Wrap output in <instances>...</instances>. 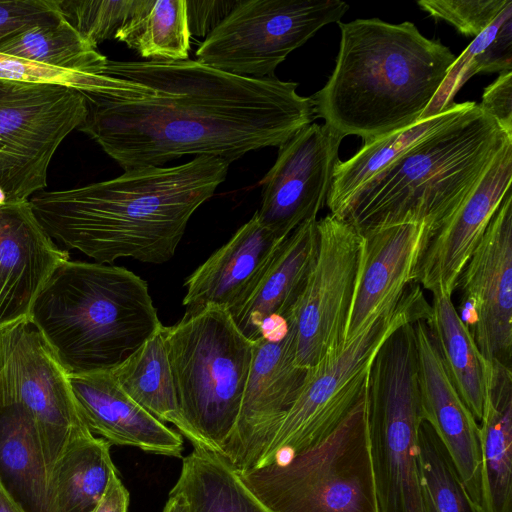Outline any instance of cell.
<instances>
[{
    "label": "cell",
    "instance_id": "14",
    "mask_svg": "<svg viewBox=\"0 0 512 512\" xmlns=\"http://www.w3.org/2000/svg\"><path fill=\"white\" fill-rule=\"evenodd\" d=\"M287 320L288 327L254 341L239 415L221 454L237 474L257 467L308 376L296 364L295 330Z\"/></svg>",
    "mask_w": 512,
    "mask_h": 512
},
{
    "label": "cell",
    "instance_id": "3",
    "mask_svg": "<svg viewBox=\"0 0 512 512\" xmlns=\"http://www.w3.org/2000/svg\"><path fill=\"white\" fill-rule=\"evenodd\" d=\"M338 24L335 67L311 96L315 117L342 137H361L364 144L420 120L456 56L409 21Z\"/></svg>",
    "mask_w": 512,
    "mask_h": 512
},
{
    "label": "cell",
    "instance_id": "13",
    "mask_svg": "<svg viewBox=\"0 0 512 512\" xmlns=\"http://www.w3.org/2000/svg\"><path fill=\"white\" fill-rule=\"evenodd\" d=\"M317 228V255L288 317L296 364L307 370L344 347L362 240L350 222L332 214L318 220Z\"/></svg>",
    "mask_w": 512,
    "mask_h": 512
},
{
    "label": "cell",
    "instance_id": "34",
    "mask_svg": "<svg viewBox=\"0 0 512 512\" xmlns=\"http://www.w3.org/2000/svg\"><path fill=\"white\" fill-rule=\"evenodd\" d=\"M139 0H59L68 23L90 44L114 39Z\"/></svg>",
    "mask_w": 512,
    "mask_h": 512
},
{
    "label": "cell",
    "instance_id": "27",
    "mask_svg": "<svg viewBox=\"0 0 512 512\" xmlns=\"http://www.w3.org/2000/svg\"><path fill=\"white\" fill-rule=\"evenodd\" d=\"M163 327L111 372L124 392L144 410L162 423L174 425L194 448L206 449L203 441L181 414Z\"/></svg>",
    "mask_w": 512,
    "mask_h": 512
},
{
    "label": "cell",
    "instance_id": "26",
    "mask_svg": "<svg viewBox=\"0 0 512 512\" xmlns=\"http://www.w3.org/2000/svg\"><path fill=\"white\" fill-rule=\"evenodd\" d=\"M424 320L456 391L476 421L480 422L492 363L479 352L451 296L433 293L432 305Z\"/></svg>",
    "mask_w": 512,
    "mask_h": 512
},
{
    "label": "cell",
    "instance_id": "41",
    "mask_svg": "<svg viewBox=\"0 0 512 512\" xmlns=\"http://www.w3.org/2000/svg\"><path fill=\"white\" fill-rule=\"evenodd\" d=\"M0 512H27L0 480Z\"/></svg>",
    "mask_w": 512,
    "mask_h": 512
},
{
    "label": "cell",
    "instance_id": "20",
    "mask_svg": "<svg viewBox=\"0 0 512 512\" xmlns=\"http://www.w3.org/2000/svg\"><path fill=\"white\" fill-rule=\"evenodd\" d=\"M70 259L42 228L29 201L0 208V330L30 317L40 291Z\"/></svg>",
    "mask_w": 512,
    "mask_h": 512
},
{
    "label": "cell",
    "instance_id": "1",
    "mask_svg": "<svg viewBox=\"0 0 512 512\" xmlns=\"http://www.w3.org/2000/svg\"><path fill=\"white\" fill-rule=\"evenodd\" d=\"M84 94L79 130L120 167H162L186 155L233 162L279 147L316 118L311 97L276 76L251 78L197 60H108Z\"/></svg>",
    "mask_w": 512,
    "mask_h": 512
},
{
    "label": "cell",
    "instance_id": "23",
    "mask_svg": "<svg viewBox=\"0 0 512 512\" xmlns=\"http://www.w3.org/2000/svg\"><path fill=\"white\" fill-rule=\"evenodd\" d=\"M317 218L300 224L280 244L258 282L228 309L236 327L249 340L261 336L271 319H288L300 297L318 249Z\"/></svg>",
    "mask_w": 512,
    "mask_h": 512
},
{
    "label": "cell",
    "instance_id": "37",
    "mask_svg": "<svg viewBox=\"0 0 512 512\" xmlns=\"http://www.w3.org/2000/svg\"><path fill=\"white\" fill-rule=\"evenodd\" d=\"M62 16L59 0H0V42Z\"/></svg>",
    "mask_w": 512,
    "mask_h": 512
},
{
    "label": "cell",
    "instance_id": "12",
    "mask_svg": "<svg viewBox=\"0 0 512 512\" xmlns=\"http://www.w3.org/2000/svg\"><path fill=\"white\" fill-rule=\"evenodd\" d=\"M31 417L50 472L78 439L92 434L82 419L67 371L28 318L0 330V405Z\"/></svg>",
    "mask_w": 512,
    "mask_h": 512
},
{
    "label": "cell",
    "instance_id": "16",
    "mask_svg": "<svg viewBox=\"0 0 512 512\" xmlns=\"http://www.w3.org/2000/svg\"><path fill=\"white\" fill-rule=\"evenodd\" d=\"M344 137L327 124L311 123L278 147L275 163L261 180L259 221L287 238L327 202Z\"/></svg>",
    "mask_w": 512,
    "mask_h": 512
},
{
    "label": "cell",
    "instance_id": "9",
    "mask_svg": "<svg viewBox=\"0 0 512 512\" xmlns=\"http://www.w3.org/2000/svg\"><path fill=\"white\" fill-rule=\"evenodd\" d=\"M429 309L420 287L413 283L394 306L339 352L309 370L299 396L257 467L284 460L325 439L363 394L380 345L398 327L424 319Z\"/></svg>",
    "mask_w": 512,
    "mask_h": 512
},
{
    "label": "cell",
    "instance_id": "32",
    "mask_svg": "<svg viewBox=\"0 0 512 512\" xmlns=\"http://www.w3.org/2000/svg\"><path fill=\"white\" fill-rule=\"evenodd\" d=\"M0 53L86 74H100L108 61L64 16L0 42Z\"/></svg>",
    "mask_w": 512,
    "mask_h": 512
},
{
    "label": "cell",
    "instance_id": "5",
    "mask_svg": "<svg viewBox=\"0 0 512 512\" xmlns=\"http://www.w3.org/2000/svg\"><path fill=\"white\" fill-rule=\"evenodd\" d=\"M509 142L512 136L476 103L373 177L335 216L360 234L403 223H424L429 233L470 195Z\"/></svg>",
    "mask_w": 512,
    "mask_h": 512
},
{
    "label": "cell",
    "instance_id": "19",
    "mask_svg": "<svg viewBox=\"0 0 512 512\" xmlns=\"http://www.w3.org/2000/svg\"><path fill=\"white\" fill-rule=\"evenodd\" d=\"M413 327L424 420L448 451L469 497L485 511L480 426L456 391L425 320Z\"/></svg>",
    "mask_w": 512,
    "mask_h": 512
},
{
    "label": "cell",
    "instance_id": "8",
    "mask_svg": "<svg viewBox=\"0 0 512 512\" xmlns=\"http://www.w3.org/2000/svg\"><path fill=\"white\" fill-rule=\"evenodd\" d=\"M238 475L269 512H379L365 390L325 439Z\"/></svg>",
    "mask_w": 512,
    "mask_h": 512
},
{
    "label": "cell",
    "instance_id": "42",
    "mask_svg": "<svg viewBox=\"0 0 512 512\" xmlns=\"http://www.w3.org/2000/svg\"><path fill=\"white\" fill-rule=\"evenodd\" d=\"M163 512H185L184 505L179 498L175 496H169Z\"/></svg>",
    "mask_w": 512,
    "mask_h": 512
},
{
    "label": "cell",
    "instance_id": "4",
    "mask_svg": "<svg viewBox=\"0 0 512 512\" xmlns=\"http://www.w3.org/2000/svg\"><path fill=\"white\" fill-rule=\"evenodd\" d=\"M29 319L68 375L111 371L163 326L145 280L70 259L52 273Z\"/></svg>",
    "mask_w": 512,
    "mask_h": 512
},
{
    "label": "cell",
    "instance_id": "25",
    "mask_svg": "<svg viewBox=\"0 0 512 512\" xmlns=\"http://www.w3.org/2000/svg\"><path fill=\"white\" fill-rule=\"evenodd\" d=\"M0 480L27 512H52L49 471L37 432L17 404L0 405Z\"/></svg>",
    "mask_w": 512,
    "mask_h": 512
},
{
    "label": "cell",
    "instance_id": "22",
    "mask_svg": "<svg viewBox=\"0 0 512 512\" xmlns=\"http://www.w3.org/2000/svg\"><path fill=\"white\" fill-rule=\"evenodd\" d=\"M285 239L267 229L254 213L187 278L183 305L187 310L208 305L230 309L258 282Z\"/></svg>",
    "mask_w": 512,
    "mask_h": 512
},
{
    "label": "cell",
    "instance_id": "21",
    "mask_svg": "<svg viewBox=\"0 0 512 512\" xmlns=\"http://www.w3.org/2000/svg\"><path fill=\"white\" fill-rule=\"evenodd\" d=\"M68 377L82 419L93 435L110 445L181 457L182 436L132 400L111 371Z\"/></svg>",
    "mask_w": 512,
    "mask_h": 512
},
{
    "label": "cell",
    "instance_id": "10",
    "mask_svg": "<svg viewBox=\"0 0 512 512\" xmlns=\"http://www.w3.org/2000/svg\"><path fill=\"white\" fill-rule=\"evenodd\" d=\"M339 0H238L198 47L196 60L243 77H272L277 66L325 25L340 22Z\"/></svg>",
    "mask_w": 512,
    "mask_h": 512
},
{
    "label": "cell",
    "instance_id": "33",
    "mask_svg": "<svg viewBox=\"0 0 512 512\" xmlns=\"http://www.w3.org/2000/svg\"><path fill=\"white\" fill-rule=\"evenodd\" d=\"M418 466L425 512H485L467 494L448 451L425 420L418 431Z\"/></svg>",
    "mask_w": 512,
    "mask_h": 512
},
{
    "label": "cell",
    "instance_id": "6",
    "mask_svg": "<svg viewBox=\"0 0 512 512\" xmlns=\"http://www.w3.org/2000/svg\"><path fill=\"white\" fill-rule=\"evenodd\" d=\"M163 335L181 414L205 448L221 455L239 415L254 341L214 305L186 310Z\"/></svg>",
    "mask_w": 512,
    "mask_h": 512
},
{
    "label": "cell",
    "instance_id": "24",
    "mask_svg": "<svg viewBox=\"0 0 512 512\" xmlns=\"http://www.w3.org/2000/svg\"><path fill=\"white\" fill-rule=\"evenodd\" d=\"M480 442L485 512H512V370L492 363Z\"/></svg>",
    "mask_w": 512,
    "mask_h": 512
},
{
    "label": "cell",
    "instance_id": "36",
    "mask_svg": "<svg viewBox=\"0 0 512 512\" xmlns=\"http://www.w3.org/2000/svg\"><path fill=\"white\" fill-rule=\"evenodd\" d=\"M510 0H421L418 6L436 20H444L465 36H478Z\"/></svg>",
    "mask_w": 512,
    "mask_h": 512
},
{
    "label": "cell",
    "instance_id": "17",
    "mask_svg": "<svg viewBox=\"0 0 512 512\" xmlns=\"http://www.w3.org/2000/svg\"><path fill=\"white\" fill-rule=\"evenodd\" d=\"M512 183V142L486 169L462 204L428 233L416 281L433 293L452 296L459 276Z\"/></svg>",
    "mask_w": 512,
    "mask_h": 512
},
{
    "label": "cell",
    "instance_id": "18",
    "mask_svg": "<svg viewBox=\"0 0 512 512\" xmlns=\"http://www.w3.org/2000/svg\"><path fill=\"white\" fill-rule=\"evenodd\" d=\"M361 236L344 345L394 306L416 282L428 227L424 223H403L369 230Z\"/></svg>",
    "mask_w": 512,
    "mask_h": 512
},
{
    "label": "cell",
    "instance_id": "29",
    "mask_svg": "<svg viewBox=\"0 0 512 512\" xmlns=\"http://www.w3.org/2000/svg\"><path fill=\"white\" fill-rule=\"evenodd\" d=\"M169 496L179 498L185 512H269L221 455L203 448L183 458Z\"/></svg>",
    "mask_w": 512,
    "mask_h": 512
},
{
    "label": "cell",
    "instance_id": "39",
    "mask_svg": "<svg viewBox=\"0 0 512 512\" xmlns=\"http://www.w3.org/2000/svg\"><path fill=\"white\" fill-rule=\"evenodd\" d=\"M237 3L238 0L187 1L190 34L198 37L208 36Z\"/></svg>",
    "mask_w": 512,
    "mask_h": 512
},
{
    "label": "cell",
    "instance_id": "40",
    "mask_svg": "<svg viewBox=\"0 0 512 512\" xmlns=\"http://www.w3.org/2000/svg\"><path fill=\"white\" fill-rule=\"evenodd\" d=\"M129 492L122 483L118 471L115 470L108 481L107 487L92 512H127Z\"/></svg>",
    "mask_w": 512,
    "mask_h": 512
},
{
    "label": "cell",
    "instance_id": "30",
    "mask_svg": "<svg viewBox=\"0 0 512 512\" xmlns=\"http://www.w3.org/2000/svg\"><path fill=\"white\" fill-rule=\"evenodd\" d=\"M110 444L89 434L56 461L49 477L52 512H92L117 470Z\"/></svg>",
    "mask_w": 512,
    "mask_h": 512
},
{
    "label": "cell",
    "instance_id": "38",
    "mask_svg": "<svg viewBox=\"0 0 512 512\" xmlns=\"http://www.w3.org/2000/svg\"><path fill=\"white\" fill-rule=\"evenodd\" d=\"M479 109L512 136V70L500 73L483 92Z\"/></svg>",
    "mask_w": 512,
    "mask_h": 512
},
{
    "label": "cell",
    "instance_id": "31",
    "mask_svg": "<svg viewBox=\"0 0 512 512\" xmlns=\"http://www.w3.org/2000/svg\"><path fill=\"white\" fill-rule=\"evenodd\" d=\"M190 36L186 0H139L114 39L149 61H183Z\"/></svg>",
    "mask_w": 512,
    "mask_h": 512
},
{
    "label": "cell",
    "instance_id": "11",
    "mask_svg": "<svg viewBox=\"0 0 512 512\" xmlns=\"http://www.w3.org/2000/svg\"><path fill=\"white\" fill-rule=\"evenodd\" d=\"M86 115L81 91L0 79V187L7 204L44 190L53 155Z\"/></svg>",
    "mask_w": 512,
    "mask_h": 512
},
{
    "label": "cell",
    "instance_id": "2",
    "mask_svg": "<svg viewBox=\"0 0 512 512\" xmlns=\"http://www.w3.org/2000/svg\"><path fill=\"white\" fill-rule=\"evenodd\" d=\"M230 162L198 156L170 167L124 171L116 178L29 199L45 232L97 263L119 258L170 260L193 213L225 181Z\"/></svg>",
    "mask_w": 512,
    "mask_h": 512
},
{
    "label": "cell",
    "instance_id": "35",
    "mask_svg": "<svg viewBox=\"0 0 512 512\" xmlns=\"http://www.w3.org/2000/svg\"><path fill=\"white\" fill-rule=\"evenodd\" d=\"M512 7L510 0L498 17L456 57L447 70L446 76L420 119L438 115L454 104V97L464 83L479 73L481 57L495 37L507 11Z\"/></svg>",
    "mask_w": 512,
    "mask_h": 512
},
{
    "label": "cell",
    "instance_id": "7",
    "mask_svg": "<svg viewBox=\"0 0 512 512\" xmlns=\"http://www.w3.org/2000/svg\"><path fill=\"white\" fill-rule=\"evenodd\" d=\"M365 397L379 512H425L418 466L424 416L413 323L398 327L376 351Z\"/></svg>",
    "mask_w": 512,
    "mask_h": 512
},
{
    "label": "cell",
    "instance_id": "15",
    "mask_svg": "<svg viewBox=\"0 0 512 512\" xmlns=\"http://www.w3.org/2000/svg\"><path fill=\"white\" fill-rule=\"evenodd\" d=\"M461 315L479 352L489 363L511 368L512 192L509 189L464 266Z\"/></svg>",
    "mask_w": 512,
    "mask_h": 512
},
{
    "label": "cell",
    "instance_id": "28",
    "mask_svg": "<svg viewBox=\"0 0 512 512\" xmlns=\"http://www.w3.org/2000/svg\"><path fill=\"white\" fill-rule=\"evenodd\" d=\"M476 102L454 103L444 112L420 119L412 125L366 143L350 159L339 161L327 198L330 214L336 215L350 198L416 143L450 125Z\"/></svg>",
    "mask_w": 512,
    "mask_h": 512
}]
</instances>
